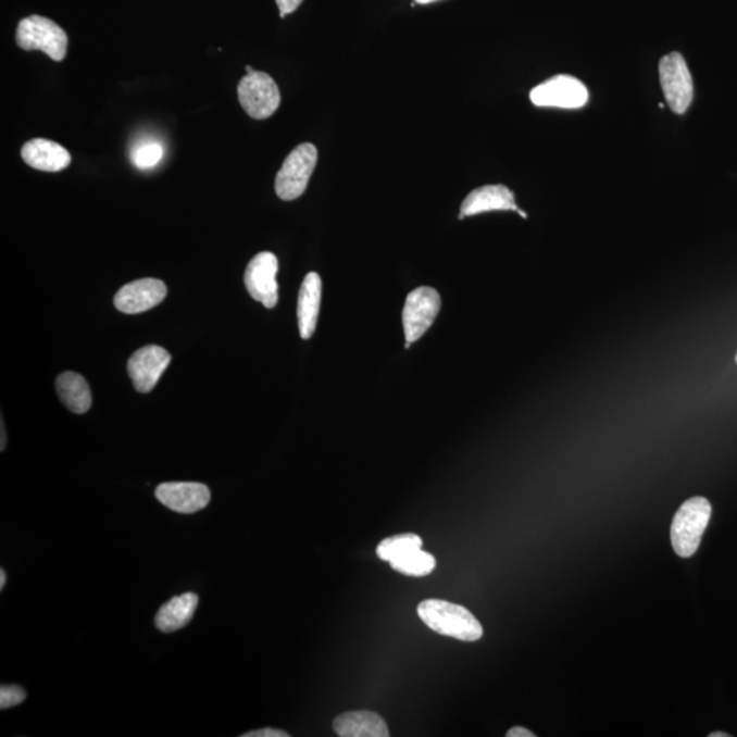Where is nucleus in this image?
<instances>
[{"mask_svg": "<svg viewBox=\"0 0 737 737\" xmlns=\"http://www.w3.org/2000/svg\"><path fill=\"white\" fill-rule=\"evenodd\" d=\"M290 735L285 730L264 728L259 730L248 732L242 737H288Z\"/></svg>", "mask_w": 737, "mask_h": 737, "instance_id": "nucleus-24", "label": "nucleus"}, {"mask_svg": "<svg viewBox=\"0 0 737 737\" xmlns=\"http://www.w3.org/2000/svg\"><path fill=\"white\" fill-rule=\"evenodd\" d=\"M712 517V504L704 498L685 501L673 517L671 541L677 557L683 559L696 554L702 536Z\"/></svg>", "mask_w": 737, "mask_h": 737, "instance_id": "nucleus-2", "label": "nucleus"}, {"mask_svg": "<svg viewBox=\"0 0 737 737\" xmlns=\"http://www.w3.org/2000/svg\"><path fill=\"white\" fill-rule=\"evenodd\" d=\"M491 211H520L515 197L504 185L483 186L464 199L459 218L479 215Z\"/></svg>", "mask_w": 737, "mask_h": 737, "instance_id": "nucleus-13", "label": "nucleus"}, {"mask_svg": "<svg viewBox=\"0 0 737 737\" xmlns=\"http://www.w3.org/2000/svg\"><path fill=\"white\" fill-rule=\"evenodd\" d=\"M4 585H7V573H4V570H0V589H3Z\"/></svg>", "mask_w": 737, "mask_h": 737, "instance_id": "nucleus-26", "label": "nucleus"}, {"mask_svg": "<svg viewBox=\"0 0 737 737\" xmlns=\"http://www.w3.org/2000/svg\"><path fill=\"white\" fill-rule=\"evenodd\" d=\"M167 287L159 279H140L123 286L114 298L117 311L138 314L149 311L164 301Z\"/></svg>", "mask_w": 737, "mask_h": 737, "instance_id": "nucleus-12", "label": "nucleus"}, {"mask_svg": "<svg viewBox=\"0 0 737 737\" xmlns=\"http://www.w3.org/2000/svg\"><path fill=\"white\" fill-rule=\"evenodd\" d=\"M534 105L553 109L576 110L589 100V90L578 78L557 76L538 85L530 93Z\"/></svg>", "mask_w": 737, "mask_h": 737, "instance_id": "nucleus-8", "label": "nucleus"}, {"mask_svg": "<svg viewBox=\"0 0 737 737\" xmlns=\"http://www.w3.org/2000/svg\"><path fill=\"white\" fill-rule=\"evenodd\" d=\"M659 71L667 105L676 114H685L694 99V83L686 59L679 52L667 53L661 59Z\"/></svg>", "mask_w": 737, "mask_h": 737, "instance_id": "nucleus-6", "label": "nucleus"}, {"mask_svg": "<svg viewBox=\"0 0 737 737\" xmlns=\"http://www.w3.org/2000/svg\"><path fill=\"white\" fill-rule=\"evenodd\" d=\"M440 308L441 298L434 288L420 287L409 293L403 308V328L409 343H414L425 335Z\"/></svg>", "mask_w": 737, "mask_h": 737, "instance_id": "nucleus-7", "label": "nucleus"}, {"mask_svg": "<svg viewBox=\"0 0 737 737\" xmlns=\"http://www.w3.org/2000/svg\"><path fill=\"white\" fill-rule=\"evenodd\" d=\"M422 538L416 534H398V536L383 539L377 545V557L384 562H392V560L403 557V554L411 552V550L422 548Z\"/></svg>", "mask_w": 737, "mask_h": 737, "instance_id": "nucleus-20", "label": "nucleus"}, {"mask_svg": "<svg viewBox=\"0 0 737 737\" xmlns=\"http://www.w3.org/2000/svg\"><path fill=\"white\" fill-rule=\"evenodd\" d=\"M334 729L340 737H388L386 720L380 714L360 710L338 715Z\"/></svg>", "mask_w": 737, "mask_h": 737, "instance_id": "nucleus-16", "label": "nucleus"}, {"mask_svg": "<svg viewBox=\"0 0 737 737\" xmlns=\"http://www.w3.org/2000/svg\"><path fill=\"white\" fill-rule=\"evenodd\" d=\"M157 499L178 514H195L204 510L211 501V490L199 483H165L159 485Z\"/></svg>", "mask_w": 737, "mask_h": 737, "instance_id": "nucleus-11", "label": "nucleus"}, {"mask_svg": "<svg viewBox=\"0 0 737 737\" xmlns=\"http://www.w3.org/2000/svg\"><path fill=\"white\" fill-rule=\"evenodd\" d=\"M4 447H7V435H4V425L2 422V447H0V450L4 451Z\"/></svg>", "mask_w": 737, "mask_h": 737, "instance_id": "nucleus-27", "label": "nucleus"}, {"mask_svg": "<svg viewBox=\"0 0 737 737\" xmlns=\"http://www.w3.org/2000/svg\"><path fill=\"white\" fill-rule=\"evenodd\" d=\"M57 392L72 413L85 414L92 405V394L83 376L74 372L62 373L57 380Z\"/></svg>", "mask_w": 737, "mask_h": 737, "instance_id": "nucleus-18", "label": "nucleus"}, {"mask_svg": "<svg viewBox=\"0 0 737 737\" xmlns=\"http://www.w3.org/2000/svg\"><path fill=\"white\" fill-rule=\"evenodd\" d=\"M709 737H730V735L723 734V732H715V734H710Z\"/></svg>", "mask_w": 737, "mask_h": 737, "instance_id": "nucleus-29", "label": "nucleus"}, {"mask_svg": "<svg viewBox=\"0 0 737 737\" xmlns=\"http://www.w3.org/2000/svg\"><path fill=\"white\" fill-rule=\"evenodd\" d=\"M15 40L24 51L45 52L55 62H62L67 53L66 32L52 20L41 15H30L21 20Z\"/></svg>", "mask_w": 737, "mask_h": 737, "instance_id": "nucleus-3", "label": "nucleus"}, {"mask_svg": "<svg viewBox=\"0 0 737 737\" xmlns=\"http://www.w3.org/2000/svg\"><path fill=\"white\" fill-rule=\"evenodd\" d=\"M238 99L246 114L253 120L263 121L279 109L282 96L270 74L253 71L240 79Z\"/></svg>", "mask_w": 737, "mask_h": 737, "instance_id": "nucleus-5", "label": "nucleus"}, {"mask_svg": "<svg viewBox=\"0 0 737 737\" xmlns=\"http://www.w3.org/2000/svg\"><path fill=\"white\" fill-rule=\"evenodd\" d=\"M317 159V148L313 143H301L293 149L276 175L277 197L283 201H292L301 197L316 168Z\"/></svg>", "mask_w": 737, "mask_h": 737, "instance_id": "nucleus-4", "label": "nucleus"}, {"mask_svg": "<svg viewBox=\"0 0 737 737\" xmlns=\"http://www.w3.org/2000/svg\"><path fill=\"white\" fill-rule=\"evenodd\" d=\"M26 698L24 688L18 686H2L0 688V709L7 710L23 703Z\"/></svg>", "mask_w": 737, "mask_h": 737, "instance_id": "nucleus-22", "label": "nucleus"}, {"mask_svg": "<svg viewBox=\"0 0 737 737\" xmlns=\"http://www.w3.org/2000/svg\"><path fill=\"white\" fill-rule=\"evenodd\" d=\"M164 149L158 141H143L138 143L130 153L133 165L138 170H151L162 162Z\"/></svg>", "mask_w": 737, "mask_h": 737, "instance_id": "nucleus-21", "label": "nucleus"}, {"mask_svg": "<svg viewBox=\"0 0 737 737\" xmlns=\"http://www.w3.org/2000/svg\"><path fill=\"white\" fill-rule=\"evenodd\" d=\"M414 2L419 4H429L434 2H439V0H414Z\"/></svg>", "mask_w": 737, "mask_h": 737, "instance_id": "nucleus-28", "label": "nucleus"}, {"mask_svg": "<svg viewBox=\"0 0 737 737\" xmlns=\"http://www.w3.org/2000/svg\"><path fill=\"white\" fill-rule=\"evenodd\" d=\"M171 363L170 352L160 346H146L137 350L127 363V372L138 392H151Z\"/></svg>", "mask_w": 737, "mask_h": 737, "instance_id": "nucleus-10", "label": "nucleus"}, {"mask_svg": "<svg viewBox=\"0 0 737 737\" xmlns=\"http://www.w3.org/2000/svg\"><path fill=\"white\" fill-rule=\"evenodd\" d=\"M277 271H279V263H277L276 255L263 252L254 255L245 272V286L250 296L268 309L275 308L279 301Z\"/></svg>", "mask_w": 737, "mask_h": 737, "instance_id": "nucleus-9", "label": "nucleus"}, {"mask_svg": "<svg viewBox=\"0 0 737 737\" xmlns=\"http://www.w3.org/2000/svg\"><path fill=\"white\" fill-rule=\"evenodd\" d=\"M507 737H536V734H533V732L526 728H522V726H515V728L507 732Z\"/></svg>", "mask_w": 737, "mask_h": 737, "instance_id": "nucleus-25", "label": "nucleus"}, {"mask_svg": "<svg viewBox=\"0 0 737 737\" xmlns=\"http://www.w3.org/2000/svg\"><path fill=\"white\" fill-rule=\"evenodd\" d=\"M302 2L303 0H276L277 8L280 10V17L285 18L287 14L296 12Z\"/></svg>", "mask_w": 737, "mask_h": 737, "instance_id": "nucleus-23", "label": "nucleus"}, {"mask_svg": "<svg viewBox=\"0 0 737 737\" xmlns=\"http://www.w3.org/2000/svg\"><path fill=\"white\" fill-rule=\"evenodd\" d=\"M197 607H199V596L195 592H185V595L171 598L159 609L154 624L160 632L165 634L178 632L188 626L195 616Z\"/></svg>", "mask_w": 737, "mask_h": 737, "instance_id": "nucleus-17", "label": "nucleus"}, {"mask_svg": "<svg viewBox=\"0 0 737 737\" xmlns=\"http://www.w3.org/2000/svg\"><path fill=\"white\" fill-rule=\"evenodd\" d=\"M736 363H737V354H736Z\"/></svg>", "mask_w": 737, "mask_h": 737, "instance_id": "nucleus-30", "label": "nucleus"}, {"mask_svg": "<svg viewBox=\"0 0 737 737\" xmlns=\"http://www.w3.org/2000/svg\"><path fill=\"white\" fill-rule=\"evenodd\" d=\"M21 157L32 168L45 171V173H59L72 163V154L61 143L35 138L24 143Z\"/></svg>", "mask_w": 737, "mask_h": 737, "instance_id": "nucleus-14", "label": "nucleus"}, {"mask_svg": "<svg viewBox=\"0 0 737 737\" xmlns=\"http://www.w3.org/2000/svg\"><path fill=\"white\" fill-rule=\"evenodd\" d=\"M323 283L316 272L304 277L298 297V324L302 339H311L317 327Z\"/></svg>", "mask_w": 737, "mask_h": 737, "instance_id": "nucleus-15", "label": "nucleus"}, {"mask_svg": "<svg viewBox=\"0 0 737 737\" xmlns=\"http://www.w3.org/2000/svg\"><path fill=\"white\" fill-rule=\"evenodd\" d=\"M389 564H391V567L400 574L422 578V576L434 573V570L436 569V559L432 557L430 553H427L420 548L411 550V552L403 554V557L392 560Z\"/></svg>", "mask_w": 737, "mask_h": 737, "instance_id": "nucleus-19", "label": "nucleus"}, {"mask_svg": "<svg viewBox=\"0 0 737 737\" xmlns=\"http://www.w3.org/2000/svg\"><path fill=\"white\" fill-rule=\"evenodd\" d=\"M419 616L427 627L445 637L463 642L483 638L484 628L469 609L445 600H425L419 605Z\"/></svg>", "mask_w": 737, "mask_h": 737, "instance_id": "nucleus-1", "label": "nucleus"}]
</instances>
